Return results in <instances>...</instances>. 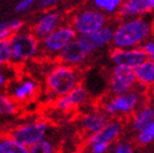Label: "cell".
<instances>
[{
    "mask_svg": "<svg viewBox=\"0 0 154 153\" xmlns=\"http://www.w3.org/2000/svg\"><path fill=\"white\" fill-rule=\"evenodd\" d=\"M57 56L61 64L72 66V67H78V66L84 64L88 60L90 55L81 47V45L79 44V42L75 38L71 43H69Z\"/></svg>",
    "mask_w": 154,
    "mask_h": 153,
    "instance_id": "4fadbf2b",
    "label": "cell"
},
{
    "mask_svg": "<svg viewBox=\"0 0 154 153\" xmlns=\"http://www.w3.org/2000/svg\"><path fill=\"white\" fill-rule=\"evenodd\" d=\"M137 141L141 145H148L154 142V119L137 133Z\"/></svg>",
    "mask_w": 154,
    "mask_h": 153,
    "instance_id": "603a6c76",
    "label": "cell"
},
{
    "mask_svg": "<svg viewBox=\"0 0 154 153\" xmlns=\"http://www.w3.org/2000/svg\"><path fill=\"white\" fill-rule=\"evenodd\" d=\"M137 88L134 69L114 66L109 76V90L113 95H120Z\"/></svg>",
    "mask_w": 154,
    "mask_h": 153,
    "instance_id": "ba28073f",
    "label": "cell"
},
{
    "mask_svg": "<svg viewBox=\"0 0 154 153\" xmlns=\"http://www.w3.org/2000/svg\"><path fill=\"white\" fill-rule=\"evenodd\" d=\"M10 61L20 64L38 53L39 42L32 33H15L9 39Z\"/></svg>",
    "mask_w": 154,
    "mask_h": 153,
    "instance_id": "277c9868",
    "label": "cell"
},
{
    "mask_svg": "<svg viewBox=\"0 0 154 153\" xmlns=\"http://www.w3.org/2000/svg\"><path fill=\"white\" fill-rule=\"evenodd\" d=\"M114 153H134V150L130 143L120 141L116 143L115 148H114Z\"/></svg>",
    "mask_w": 154,
    "mask_h": 153,
    "instance_id": "f1b7e54d",
    "label": "cell"
},
{
    "mask_svg": "<svg viewBox=\"0 0 154 153\" xmlns=\"http://www.w3.org/2000/svg\"><path fill=\"white\" fill-rule=\"evenodd\" d=\"M29 153H55V145L48 139H43L37 143L27 148Z\"/></svg>",
    "mask_w": 154,
    "mask_h": 153,
    "instance_id": "cb8c5ba5",
    "label": "cell"
},
{
    "mask_svg": "<svg viewBox=\"0 0 154 153\" xmlns=\"http://www.w3.org/2000/svg\"><path fill=\"white\" fill-rule=\"evenodd\" d=\"M153 21L146 17L122 19L114 27L112 45L114 48L141 47L153 34Z\"/></svg>",
    "mask_w": 154,
    "mask_h": 153,
    "instance_id": "6da1fadb",
    "label": "cell"
},
{
    "mask_svg": "<svg viewBox=\"0 0 154 153\" xmlns=\"http://www.w3.org/2000/svg\"><path fill=\"white\" fill-rule=\"evenodd\" d=\"M124 0H92L96 10L103 12L105 15L118 14Z\"/></svg>",
    "mask_w": 154,
    "mask_h": 153,
    "instance_id": "ffe728a7",
    "label": "cell"
},
{
    "mask_svg": "<svg viewBox=\"0 0 154 153\" xmlns=\"http://www.w3.org/2000/svg\"><path fill=\"white\" fill-rule=\"evenodd\" d=\"M10 79H11V72H10L8 66H1L0 67V89H2L6 86Z\"/></svg>",
    "mask_w": 154,
    "mask_h": 153,
    "instance_id": "4316f807",
    "label": "cell"
},
{
    "mask_svg": "<svg viewBox=\"0 0 154 153\" xmlns=\"http://www.w3.org/2000/svg\"><path fill=\"white\" fill-rule=\"evenodd\" d=\"M91 153H106L109 150L110 144L105 143V142H94V143L89 144Z\"/></svg>",
    "mask_w": 154,
    "mask_h": 153,
    "instance_id": "83f0119b",
    "label": "cell"
},
{
    "mask_svg": "<svg viewBox=\"0 0 154 153\" xmlns=\"http://www.w3.org/2000/svg\"><path fill=\"white\" fill-rule=\"evenodd\" d=\"M150 94H151L152 100L154 101V86H152V88L150 89Z\"/></svg>",
    "mask_w": 154,
    "mask_h": 153,
    "instance_id": "d6a6232c",
    "label": "cell"
},
{
    "mask_svg": "<svg viewBox=\"0 0 154 153\" xmlns=\"http://www.w3.org/2000/svg\"><path fill=\"white\" fill-rule=\"evenodd\" d=\"M88 96L89 95L85 89L82 86H78L71 92H69L68 94L58 97L55 105H56V108L61 112H69L71 109L83 105L88 100Z\"/></svg>",
    "mask_w": 154,
    "mask_h": 153,
    "instance_id": "5bb4252c",
    "label": "cell"
},
{
    "mask_svg": "<svg viewBox=\"0 0 154 153\" xmlns=\"http://www.w3.org/2000/svg\"><path fill=\"white\" fill-rule=\"evenodd\" d=\"M7 27H9V21H0V32Z\"/></svg>",
    "mask_w": 154,
    "mask_h": 153,
    "instance_id": "1f68e13d",
    "label": "cell"
},
{
    "mask_svg": "<svg viewBox=\"0 0 154 153\" xmlns=\"http://www.w3.org/2000/svg\"><path fill=\"white\" fill-rule=\"evenodd\" d=\"M154 13V0H124L118 12L122 19L146 17Z\"/></svg>",
    "mask_w": 154,
    "mask_h": 153,
    "instance_id": "7c38bea8",
    "label": "cell"
},
{
    "mask_svg": "<svg viewBox=\"0 0 154 153\" xmlns=\"http://www.w3.org/2000/svg\"><path fill=\"white\" fill-rule=\"evenodd\" d=\"M122 131V123L117 119H112L108 121V124L104 127L98 133L91 135L88 139V143H94V142H105V143L112 144L115 140L118 139Z\"/></svg>",
    "mask_w": 154,
    "mask_h": 153,
    "instance_id": "2e32d148",
    "label": "cell"
},
{
    "mask_svg": "<svg viewBox=\"0 0 154 153\" xmlns=\"http://www.w3.org/2000/svg\"><path fill=\"white\" fill-rule=\"evenodd\" d=\"M143 89L136 88L120 95H114L103 105V111L108 117L129 116L144 102Z\"/></svg>",
    "mask_w": 154,
    "mask_h": 153,
    "instance_id": "3957f363",
    "label": "cell"
},
{
    "mask_svg": "<svg viewBox=\"0 0 154 153\" xmlns=\"http://www.w3.org/2000/svg\"><path fill=\"white\" fill-rule=\"evenodd\" d=\"M18 111V106L14 101L6 93L0 92V116H11Z\"/></svg>",
    "mask_w": 154,
    "mask_h": 153,
    "instance_id": "7402d4cb",
    "label": "cell"
},
{
    "mask_svg": "<svg viewBox=\"0 0 154 153\" xmlns=\"http://www.w3.org/2000/svg\"><path fill=\"white\" fill-rule=\"evenodd\" d=\"M47 131L48 124L46 121L36 120L15 127L10 133V137L23 147L30 148L31 145L45 139Z\"/></svg>",
    "mask_w": 154,
    "mask_h": 153,
    "instance_id": "8992f818",
    "label": "cell"
},
{
    "mask_svg": "<svg viewBox=\"0 0 154 153\" xmlns=\"http://www.w3.org/2000/svg\"><path fill=\"white\" fill-rule=\"evenodd\" d=\"M36 0H21L15 6V12H24L27 11L35 3Z\"/></svg>",
    "mask_w": 154,
    "mask_h": 153,
    "instance_id": "f546056e",
    "label": "cell"
},
{
    "mask_svg": "<svg viewBox=\"0 0 154 153\" xmlns=\"http://www.w3.org/2000/svg\"><path fill=\"white\" fill-rule=\"evenodd\" d=\"M141 48L143 49V52L146 55V58H148L149 61H151L154 64V37H151L146 39V41L141 45Z\"/></svg>",
    "mask_w": 154,
    "mask_h": 153,
    "instance_id": "484cf974",
    "label": "cell"
},
{
    "mask_svg": "<svg viewBox=\"0 0 154 153\" xmlns=\"http://www.w3.org/2000/svg\"><path fill=\"white\" fill-rule=\"evenodd\" d=\"M154 119V104L143 102L134 111L131 118V128L138 133Z\"/></svg>",
    "mask_w": 154,
    "mask_h": 153,
    "instance_id": "ac0fdd59",
    "label": "cell"
},
{
    "mask_svg": "<svg viewBox=\"0 0 154 153\" xmlns=\"http://www.w3.org/2000/svg\"><path fill=\"white\" fill-rule=\"evenodd\" d=\"M113 34L114 27L107 24L106 27H102L101 30H98L96 32L90 33V34H83V35H78L77 41L79 42L81 47L85 50L89 55H91L96 50L112 44Z\"/></svg>",
    "mask_w": 154,
    "mask_h": 153,
    "instance_id": "9c48e42d",
    "label": "cell"
},
{
    "mask_svg": "<svg viewBox=\"0 0 154 153\" xmlns=\"http://www.w3.org/2000/svg\"><path fill=\"white\" fill-rule=\"evenodd\" d=\"M0 153H29V151L10 136H3L0 137Z\"/></svg>",
    "mask_w": 154,
    "mask_h": 153,
    "instance_id": "44dd1931",
    "label": "cell"
},
{
    "mask_svg": "<svg viewBox=\"0 0 154 153\" xmlns=\"http://www.w3.org/2000/svg\"><path fill=\"white\" fill-rule=\"evenodd\" d=\"M77 33L71 25L58 27L54 32L42 39V49L46 54L58 55L63 48L77 38Z\"/></svg>",
    "mask_w": 154,
    "mask_h": 153,
    "instance_id": "52a82bcc",
    "label": "cell"
},
{
    "mask_svg": "<svg viewBox=\"0 0 154 153\" xmlns=\"http://www.w3.org/2000/svg\"><path fill=\"white\" fill-rule=\"evenodd\" d=\"M62 15L59 11H48L42 14L33 25V35L37 39H44L58 27H60Z\"/></svg>",
    "mask_w": 154,
    "mask_h": 153,
    "instance_id": "8fae6325",
    "label": "cell"
},
{
    "mask_svg": "<svg viewBox=\"0 0 154 153\" xmlns=\"http://www.w3.org/2000/svg\"><path fill=\"white\" fill-rule=\"evenodd\" d=\"M108 24V18L103 12L95 8L83 9L74 14L71 21V27L77 35L90 34L96 32Z\"/></svg>",
    "mask_w": 154,
    "mask_h": 153,
    "instance_id": "5b68a950",
    "label": "cell"
},
{
    "mask_svg": "<svg viewBox=\"0 0 154 153\" xmlns=\"http://www.w3.org/2000/svg\"><path fill=\"white\" fill-rule=\"evenodd\" d=\"M81 74L77 67L59 64L55 66L46 76L48 91L55 97L68 94L74 88L80 86Z\"/></svg>",
    "mask_w": 154,
    "mask_h": 153,
    "instance_id": "7a4b0ae2",
    "label": "cell"
},
{
    "mask_svg": "<svg viewBox=\"0 0 154 153\" xmlns=\"http://www.w3.org/2000/svg\"><path fill=\"white\" fill-rule=\"evenodd\" d=\"M59 1L60 0H39L38 7L42 9H47V8H51V7L57 5Z\"/></svg>",
    "mask_w": 154,
    "mask_h": 153,
    "instance_id": "4dcf8cb0",
    "label": "cell"
},
{
    "mask_svg": "<svg viewBox=\"0 0 154 153\" xmlns=\"http://www.w3.org/2000/svg\"><path fill=\"white\" fill-rule=\"evenodd\" d=\"M110 118L103 111H92L84 114L80 120L81 128L88 135H94L108 124Z\"/></svg>",
    "mask_w": 154,
    "mask_h": 153,
    "instance_id": "9a60e30c",
    "label": "cell"
},
{
    "mask_svg": "<svg viewBox=\"0 0 154 153\" xmlns=\"http://www.w3.org/2000/svg\"><path fill=\"white\" fill-rule=\"evenodd\" d=\"M10 62L9 41H0V67Z\"/></svg>",
    "mask_w": 154,
    "mask_h": 153,
    "instance_id": "d4e9b609",
    "label": "cell"
},
{
    "mask_svg": "<svg viewBox=\"0 0 154 153\" xmlns=\"http://www.w3.org/2000/svg\"><path fill=\"white\" fill-rule=\"evenodd\" d=\"M37 86H38L34 80L26 78V79L18 81L11 86L9 96L14 102H23V101L31 98L35 94Z\"/></svg>",
    "mask_w": 154,
    "mask_h": 153,
    "instance_id": "e0dca14e",
    "label": "cell"
},
{
    "mask_svg": "<svg viewBox=\"0 0 154 153\" xmlns=\"http://www.w3.org/2000/svg\"><path fill=\"white\" fill-rule=\"evenodd\" d=\"M137 80V86L146 90L154 86V64L151 61H144L134 69Z\"/></svg>",
    "mask_w": 154,
    "mask_h": 153,
    "instance_id": "d6986e66",
    "label": "cell"
},
{
    "mask_svg": "<svg viewBox=\"0 0 154 153\" xmlns=\"http://www.w3.org/2000/svg\"><path fill=\"white\" fill-rule=\"evenodd\" d=\"M110 60L115 66L134 69L148 60L141 47L114 48L110 53Z\"/></svg>",
    "mask_w": 154,
    "mask_h": 153,
    "instance_id": "30bf717a",
    "label": "cell"
}]
</instances>
